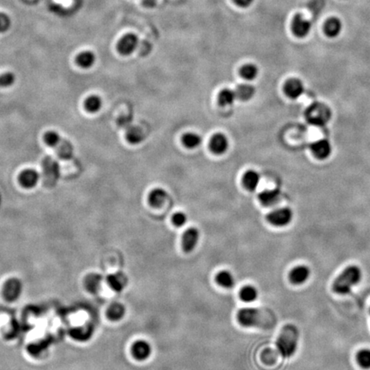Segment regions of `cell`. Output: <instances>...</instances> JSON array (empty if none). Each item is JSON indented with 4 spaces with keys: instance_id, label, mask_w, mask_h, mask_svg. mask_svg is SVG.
Here are the masks:
<instances>
[{
    "instance_id": "3",
    "label": "cell",
    "mask_w": 370,
    "mask_h": 370,
    "mask_svg": "<svg viewBox=\"0 0 370 370\" xmlns=\"http://www.w3.org/2000/svg\"><path fill=\"white\" fill-rule=\"evenodd\" d=\"M306 119L311 125L323 126L331 119V111L324 104H312L306 111Z\"/></svg>"
},
{
    "instance_id": "32",
    "label": "cell",
    "mask_w": 370,
    "mask_h": 370,
    "mask_svg": "<svg viewBox=\"0 0 370 370\" xmlns=\"http://www.w3.org/2000/svg\"><path fill=\"white\" fill-rule=\"evenodd\" d=\"M356 361L361 368L369 369L370 368V349H362L359 350L356 354Z\"/></svg>"
},
{
    "instance_id": "31",
    "label": "cell",
    "mask_w": 370,
    "mask_h": 370,
    "mask_svg": "<svg viewBox=\"0 0 370 370\" xmlns=\"http://www.w3.org/2000/svg\"><path fill=\"white\" fill-rule=\"evenodd\" d=\"M259 70L257 66L253 64H247L240 70V74L247 81H252L257 77Z\"/></svg>"
},
{
    "instance_id": "17",
    "label": "cell",
    "mask_w": 370,
    "mask_h": 370,
    "mask_svg": "<svg viewBox=\"0 0 370 370\" xmlns=\"http://www.w3.org/2000/svg\"><path fill=\"white\" fill-rule=\"evenodd\" d=\"M280 191L278 190H264L259 195V200L265 207H272L279 201Z\"/></svg>"
},
{
    "instance_id": "28",
    "label": "cell",
    "mask_w": 370,
    "mask_h": 370,
    "mask_svg": "<svg viewBox=\"0 0 370 370\" xmlns=\"http://www.w3.org/2000/svg\"><path fill=\"white\" fill-rule=\"evenodd\" d=\"M235 91L237 98L242 101H249L255 95V89L250 84H241Z\"/></svg>"
},
{
    "instance_id": "36",
    "label": "cell",
    "mask_w": 370,
    "mask_h": 370,
    "mask_svg": "<svg viewBox=\"0 0 370 370\" xmlns=\"http://www.w3.org/2000/svg\"><path fill=\"white\" fill-rule=\"evenodd\" d=\"M12 27V20L9 16L0 12V33H6Z\"/></svg>"
},
{
    "instance_id": "11",
    "label": "cell",
    "mask_w": 370,
    "mask_h": 370,
    "mask_svg": "<svg viewBox=\"0 0 370 370\" xmlns=\"http://www.w3.org/2000/svg\"><path fill=\"white\" fill-rule=\"evenodd\" d=\"M211 151L216 154H225L229 148V140L227 136L222 133L214 134L209 142Z\"/></svg>"
},
{
    "instance_id": "14",
    "label": "cell",
    "mask_w": 370,
    "mask_h": 370,
    "mask_svg": "<svg viewBox=\"0 0 370 370\" xmlns=\"http://www.w3.org/2000/svg\"><path fill=\"white\" fill-rule=\"evenodd\" d=\"M107 284L112 290L120 292L127 285L128 278L123 272H116L107 277Z\"/></svg>"
},
{
    "instance_id": "1",
    "label": "cell",
    "mask_w": 370,
    "mask_h": 370,
    "mask_svg": "<svg viewBox=\"0 0 370 370\" xmlns=\"http://www.w3.org/2000/svg\"><path fill=\"white\" fill-rule=\"evenodd\" d=\"M361 279V270L355 265L348 267L335 278L332 284V290L338 295H347L352 288L358 284Z\"/></svg>"
},
{
    "instance_id": "4",
    "label": "cell",
    "mask_w": 370,
    "mask_h": 370,
    "mask_svg": "<svg viewBox=\"0 0 370 370\" xmlns=\"http://www.w3.org/2000/svg\"><path fill=\"white\" fill-rule=\"evenodd\" d=\"M237 321L244 327H254L261 325V311L255 308H241L237 314Z\"/></svg>"
},
{
    "instance_id": "8",
    "label": "cell",
    "mask_w": 370,
    "mask_h": 370,
    "mask_svg": "<svg viewBox=\"0 0 370 370\" xmlns=\"http://www.w3.org/2000/svg\"><path fill=\"white\" fill-rule=\"evenodd\" d=\"M200 238V231L195 227L187 229L182 237V247L184 252L190 253L196 249Z\"/></svg>"
},
{
    "instance_id": "2",
    "label": "cell",
    "mask_w": 370,
    "mask_h": 370,
    "mask_svg": "<svg viewBox=\"0 0 370 370\" xmlns=\"http://www.w3.org/2000/svg\"><path fill=\"white\" fill-rule=\"evenodd\" d=\"M299 339V332L293 325H286L282 328L276 342L278 352L284 358H290L296 353Z\"/></svg>"
},
{
    "instance_id": "33",
    "label": "cell",
    "mask_w": 370,
    "mask_h": 370,
    "mask_svg": "<svg viewBox=\"0 0 370 370\" xmlns=\"http://www.w3.org/2000/svg\"><path fill=\"white\" fill-rule=\"evenodd\" d=\"M60 134L56 131H48L45 134L44 141L47 145L49 147H56L60 142Z\"/></svg>"
},
{
    "instance_id": "27",
    "label": "cell",
    "mask_w": 370,
    "mask_h": 370,
    "mask_svg": "<svg viewBox=\"0 0 370 370\" xmlns=\"http://www.w3.org/2000/svg\"><path fill=\"white\" fill-rule=\"evenodd\" d=\"M126 138H127L128 142L130 143L133 144V145H136V144L141 143L144 140V133L139 127L132 126V127L128 129Z\"/></svg>"
},
{
    "instance_id": "25",
    "label": "cell",
    "mask_w": 370,
    "mask_h": 370,
    "mask_svg": "<svg viewBox=\"0 0 370 370\" xmlns=\"http://www.w3.org/2000/svg\"><path fill=\"white\" fill-rule=\"evenodd\" d=\"M102 277L98 273H91L85 279L87 290L91 293H97L101 289Z\"/></svg>"
},
{
    "instance_id": "35",
    "label": "cell",
    "mask_w": 370,
    "mask_h": 370,
    "mask_svg": "<svg viewBox=\"0 0 370 370\" xmlns=\"http://www.w3.org/2000/svg\"><path fill=\"white\" fill-rule=\"evenodd\" d=\"M16 82V76L12 72H6L0 75V87L1 88H9L12 86Z\"/></svg>"
},
{
    "instance_id": "9",
    "label": "cell",
    "mask_w": 370,
    "mask_h": 370,
    "mask_svg": "<svg viewBox=\"0 0 370 370\" xmlns=\"http://www.w3.org/2000/svg\"><path fill=\"white\" fill-rule=\"evenodd\" d=\"M138 45V38L134 34H128L122 37L118 44V51L119 54L125 56L133 54Z\"/></svg>"
},
{
    "instance_id": "6",
    "label": "cell",
    "mask_w": 370,
    "mask_h": 370,
    "mask_svg": "<svg viewBox=\"0 0 370 370\" xmlns=\"http://www.w3.org/2000/svg\"><path fill=\"white\" fill-rule=\"evenodd\" d=\"M311 28L312 25L310 22L305 19L301 14H296L294 17L293 21L291 24V30L293 32L294 36L298 38H304L310 32Z\"/></svg>"
},
{
    "instance_id": "19",
    "label": "cell",
    "mask_w": 370,
    "mask_h": 370,
    "mask_svg": "<svg viewBox=\"0 0 370 370\" xmlns=\"http://www.w3.org/2000/svg\"><path fill=\"white\" fill-rule=\"evenodd\" d=\"M324 31L330 38H335L342 31V23L338 18H329L324 26Z\"/></svg>"
},
{
    "instance_id": "13",
    "label": "cell",
    "mask_w": 370,
    "mask_h": 370,
    "mask_svg": "<svg viewBox=\"0 0 370 370\" xmlns=\"http://www.w3.org/2000/svg\"><path fill=\"white\" fill-rule=\"evenodd\" d=\"M40 176L37 171L34 169H26L19 174L18 181L25 189H32L38 184Z\"/></svg>"
},
{
    "instance_id": "5",
    "label": "cell",
    "mask_w": 370,
    "mask_h": 370,
    "mask_svg": "<svg viewBox=\"0 0 370 370\" xmlns=\"http://www.w3.org/2000/svg\"><path fill=\"white\" fill-rule=\"evenodd\" d=\"M267 221L276 227H283L290 224L292 219V212L289 208H278L268 213Z\"/></svg>"
},
{
    "instance_id": "15",
    "label": "cell",
    "mask_w": 370,
    "mask_h": 370,
    "mask_svg": "<svg viewBox=\"0 0 370 370\" xmlns=\"http://www.w3.org/2000/svg\"><path fill=\"white\" fill-rule=\"evenodd\" d=\"M284 92L286 94L288 97H290L291 99H296L299 97L300 95H302L304 90L303 85L301 81L298 79H290L288 80L284 85Z\"/></svg>"
},
{
    "instance_id": "37",
    "label": "cell",
    "mask_w": 370,
    "mask_h": 370,
    "mask_svg": "<svg viewBox=\"0 0 370 370\" xmlns=\"http://www.w3.org/2000/svg\"><path fill=\"white\" fill-rule=\"evenodd\" d=\"M172 223L173 225H176L177 227H182L183 225H185L188 220L187 215L183 212H178L175 213L172 216Z\"/></svg>"
},
{
    "instance_id": "29",
    "label": "cell",
    "mask_w": 370,
    "mask_h": 370,
    "mask_svg": "<svg viewBox=\"0 0 370 370\" xmlns=\"http://www.w3.org/2000/svg\"><path fill=\"white\" fill-rule=\"evenodd\" d=\"M183 143L188 148H196L202 144V136L195 132H189L183 136Z\"/></svg>"
},
{
    "instance_id": "26",
    "label": "cell",
    "mask_w": 370,
    "mask_h": 370,
    "mask_svg": "<svg viewBox=\"0 0 370 370\" xmlns=\"http://www.w3.org/2000/svg\"><path fill=\"white\" fill-rule=\"evenodd\" d=\"M237 98L236 91L232 90V89H225L219 93L218 101H219V104L220 106L227 107V106H231V105L234 103Z\"/></svg>"
},
{
    "instance_id": "30",
    "label": "cell",
    "mask_w": 370,
    "mask_h": 370,
    "mask_svg": "<svg viewBox=\"0 0 370 370\" xmlns=\"http://www.w3.org/2000/svg\"><path fill=\"white\" fill-rule=\"evenodd\" d=\"M84 107L89 113H97L102 107V100L98 95H90L84 102Z\"/></svg>"
},
{
    "instance_id": "18",
    "label": "cell",
    "mask_w": 370,
    "mask_h": 370,
    "mask_svg": "<svg viewBox=\"0 0 370 370\" xmlns=\"http://www.w3.org/2000/svg\"><path fill=\"white\" fill-rule=\"evenodd\" d=\"M168 194L162 188H155L148 195V202L151 206L159 207L164 204L167 199Z\"/></svg>"
},
{
    "instance_id": "39",
    "label": "cell",
    "mask_w": 370,
    "mask_h": 370,
    "mask_svg": "<svg viewBox=\"0 0 370 370\" xmlns=\"http://www.w3.org/2000/svg\"><path fill=\"white\" fill-rule=\"evenodd\" d=\"M369 314H370V308H369Z\"/></svg>"
},
{
    "instance_id": "34",
    "label": "cell",
    "mask_w": 370,
    "mask_h": 370,
    "mask_svg": "<svg viewBox=\"0 0 370 370\" xmlns=\"http://www.w3.org/2000/svg\"><path fill=\"white\" fill-rule=\"evenodd\" d=\"M92 333V330L89 327H79V328H75L72 332L71 335L73 337H76L77 339L79 340H86L88 339L90 335Z\"/></svg>"
},
{
    "instance_id": "20",
    "label": "cell",
    "mask_w": 370,
    "mask_h": 370,
    "mask_svg": "<svg viewBox=\"0 0 370 370\" xmlns=\"http://www.w3.org/2000/svg\"><path fill=\"white\" fill-rule=\"evenodd\" d=\"M217 284L225 289H231L235 285V278L233 274L227 270H222L217 273L215 277Z\"/></svg>"
},
{
    "instance_id": "7",
    "label": "cell",
    "mask_w": 370,
    "mask_h": 370,
    "mask_svg": "<svg viewBox=\"0 0 370 370\" xmlns=\"http://www.w3.org/2000/svg\"><path fill=\"white\" fill-rule=\"evenodd\" d=\"M131 354L136 360L145 361L151 355V344L143 339L136 340L131 346Z\"/></svg>"
},
{
    "instance_id": "22",
    "label": "cell",
    "mask_w": 370,
    "mask_h": 370,
    "mask_svg": "<svg viewBox=\"0 0 370 370\" xmlns=\"http://www.w3.org/2000/svg\"><path fill=\"white\" fill-rule=\"evenodd\" d=\"M77 64L83 69L91 68L96 61V56L91 51H84L77 57Z\"/></svg>"
},
{
    "instance_id": "21",
    "label": "cell",
    "mask_w": 370,
    "mask_h": 370,
    "mask_svg": "<svg viewBox=\"0 0 370 370\" xmlns=\"http://www.w3.org/2000/svg\"><path fill=\"white\" fill-rule=\"evenodd\" d=\"M243 182L247 190L254 191L257 189L260 183V175L254 170H249L243 175Z\"/></svg>"
},
{
    "instance_id": "24",
    "label": "cell",
    "mask_w": 370,
    "mask_h": 370,
    "mask_svg": "<svg viewBox=\"0 0 370 370\" xmlns=\"http://www.w3.org/2000/svg\"><path fill=\"white\" fill-rule=\"evenodd\" d=\"M125 307L119 302H114L107 309V317L113 321H118L125 316Z\"/></svg>"
},
{
    "instance_id": "10",
    "label": "cell",
    "mask_w": 370,
    "mask_h": 370,
    "mask_svg": "<svg viewBox=\"0 0 370 370\" xmlns=\"http://www.w3.org/2000/svg\"><path fill=\"white\" fill-rule=\"evenodd\" d=\"M22 292V283L18 278H11L6 282L4 288V295L6 300L13 302L18 299Z\"/></svg>"
},
{
    "instance_id": "38",
    "label": "cell",
    "mask_w": 370,
    "mask_h": 370,
    "mask_svg": "<svg viewBox=\"0 0 370 370\" xmlns=\"http://www.w3.org/2000/svg\"><path fill=\"white\" fill-rule=\"evenodd\" d=\"M234 3L241 8H248L251 6L254 0H233Z\"/></svg>"
},
{
    "instance_id": "12",
    "label": "cell",
    "mask_w": 370,
    "mask_h": 370,
    "mask_svg": "<svg viewBox=\"0 0 370 370\" xmlns=\"http://www.w3.org/2000/svg\"><path fill=\"white\" fill-rule=\"evenodd\" d=\"M310 276V269L305 265H299L294 267L289 273V279L291 284L299 285L304 284Z\"/></svg>"
},
{
    "instance_id": "16",
    "label": "cell",
    "mask_w": 370,
    "mask_h": 370,
    "mask_svg": "<svg viewBox=\"0 0 370 370\" xmlns=\"http://www.w3.org/2000/svg\"><path fill=\"white\" fill-rule=\"evenodd\" d=\"M312 152L318 159H326L331 154V145L326 140H320L315 142L311 146Z\"/></svg>"
},
{
    "instance_id": "23",
    "label": "cell",
    "mask_w": 370,
    "mask_h": 370,
    "mask_svg": "<svg viewBox=\"0 0 370 370\" xmlns=\"http://www.w3.org/2000/svg\"><path fill=\"white\" fill-rule=\"evenodd\" d=\"M258 290L255 286L247 284L242 287L239 291L240 299L244 302H253L258 298Z\"/></svg>"
}]
</instances>
